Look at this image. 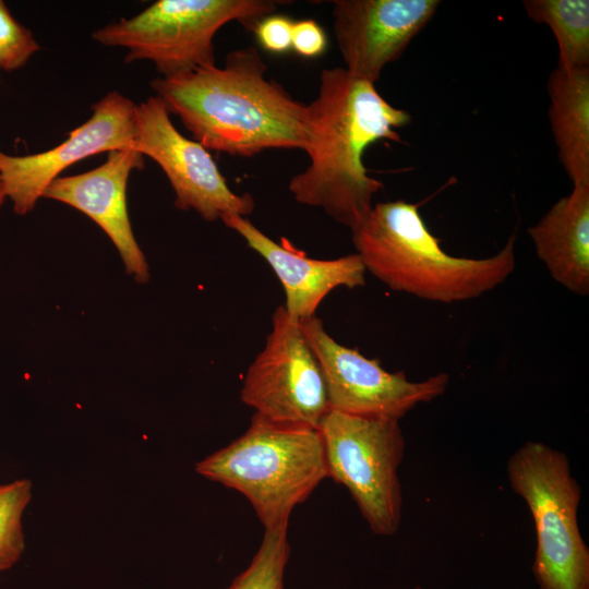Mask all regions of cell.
Returning a JSON list of instances; mask_svg holds the SVG:
<instances>
[{
  "label": "cell",
  "mask_w": 589,
  "mask_h": 589,
  "mask_svg": "<svg viewBox=\"0 0 589 589\" xmlns=\"http://www.w3.org/2000/svg\"><path fill=\"white\" fill-rule=\"evenodd\" d=\"M299 324L318 362L330 410L400 420L417 405L443 395L448 386L449 376L444 372L412 382L402 371H386L376 360L337 342L316 315Z\"/></svg>",
  "instance_id": "obj_9"
},
{
  "label": "cell",
  "mask_w": 589,
  "mask_h": 589,
  "mask_svg": "<svg viewBox=\"0 0 589 589\" xmlns=\"http://www.w3.org/2000/svg\"><path fill=\"white\" fill-rule=\"evenodd\" d=\"M243 404L276 423L317 429L330 410L325 382L300 324L279 305L241 387Z\"/></svg>",
  "instance_id": "obj_8"
},
{
  "label": "cell",
  "mask_w": 589,
  "mask_h": 589,
  "mask_svg": "<svg viewBox=\"0 0 589 589\" xmlns=\"http://www.w3.org/2000/svg\"><path fill=\"white\" fill-rule=\"evenodd\" d=\"M506 472L534 522L539 589H589V548L577 518L581 489L566 454L529 441L508 458Z\"/></svg>",
  "instance_id": "obj_5"
},
{
  "label": "cell",
  "mask_w": 589,
  "mask_h": 589,
  "mask_svg": "<svg viewBox=\"0 0 589 589\" xmlns=\"http://www.w3.org/2000/svg\"><path fill=\"white\" fill-rule=\"evenodd\" d=\"M266 71L259 49L249 46L231 50L223 67L158 77L151 86L206 149L240 157L302 149L306 105Z\"/></svg>",
  "instance_id": "obj_2"
},
{
  "label": "cell",
  "mask_w": 589,
  "mask_h": 589,
  "mask_svg": "<svg viewBox=\"0 0 589 589\" xmlns=\"http://www.w3.org/2000/svg\"><path fill=\"white\" fill-rule=\"evenodd\" d=\"M135 107L119 92H110L93 105L89 119L53 148L23 156L0 149V177L15 214L33 211L48 185L69 166L99 153L133 148Z\"/></svg>",
  "instance_id": "obj_11"
},
{
  "label": "cell",
  "mask_w": 589,
  "mask_h": 589,
  "mask_svg": "<svg viewBox=\"0 0 589 589\" xmlns=\"http://www.w3.org/2000/svg\"><path fill=\"white\" fill-rule=\"evenodd\" d=\"M271 0H158L131 19L96 29L92 38L128 48L125 62L149 60L161 77L215 64L214 37L230 22L253 32L277 10Z\"/></svg>",
  "instance_id": "obj_6"
},
{
  "label": "cell",
  "mask_w": 589,
  "mask_h": 589,
  "mask_svg": "<svg viewBox=\"0 0 589 589\" xmlns=\"http://www.w3.org/2000/svg\"><path fill=\"white\" fill-rule=\"evenodd\" d=\"M202 477L241 493L264 530L288 526L293 508L327 478L317 429L256 413L243 434L195 465Z\"/></svg>",
  "instance_id": "obj_4"
},
{
  "label": "cell",
  "mask_w": 589,
  "mask_h": 589,
  "mask_svg": "<svg viewBox=\"0 0 589 589\" xmlns=\"http://www.w3.org/2000/svg\"><path fill=\"white\" fill-rule=\"evenodd\" d=\"M143 167L144 156L134 148L111 151L97 168L58 177L43 195L74 207L94 220L119 251L125 272L140 284L148 281L149 268L131 227L127 185L131 171Z\"/></svg>",
  "instance_id": "obj_13"
},
{
  "label": "cell",
  "mask_w": 589,
  "mask_h": 589,
  "mask_svg": "<svg viewBox=\"0 0 589 589\" xmlns=\"http://www.w3.org/2000/svg\"><path fill=\"white\" fill-rule=\"evenodd\" d=\"M220 220L267 262L284 288L286 312L298 322L314 316L334 289L365 285L366 271L357 253L333 260L311 259L287 240L277 243L243 216L225 215Z\"/></svg>",
  "instance_id": "obj_14"
},
{
  "label": "cell",
  "mask_w": 589,
  "mask_h": 589,
  "mask_svg": "<svg viewBox=\"0 0 589 589\" xmlns=\"http://www.w3.org/2000/svg\"><path fill=\"white\" fill-rule=\"evenodd\" d=\"M5 199H7V196H5L4 189H3V183H2V180H1V177H0V208L3 205Z\"/></svg>",
  "instance_id": "obj_23"
},
{
  "label": "cell",
  "mask_w": 589,
  "mask_h": 589,
  "mask_svg": "<svg viewBox=\"0 0 589 589\" xmlns=\"http://www.w3.org/2000/svg\"><path fill=\"white\" fill-rule=\"evenodd\" d=\"M327 37L314 20H300L293 23L292 49L301 57L316 58L324 53Z\"/></svg>",
  "instance_id": "obj_22"
},
{
  "label": "cell",
  "mask_w": 589,
  "mask_h": 589,
  "mask_svg": "<svg viewBox=\"0 0 589 589\" xmlns=\"http://www.w3.org/2000/svg\"><path fill=\"white\" fill-rule=\"evenodd\" d=\"M524 9L534 23L552 31L558 50L557 67L589 68V1L525 0Z\"/></svg>",
  "instance_id": "obj_17"
},
{
  "label": "cell",
  "mask_w": 589,
  "mask_h": 589,
  "mask_svg": "<svg viewBox=\"0 0 589 589\" xmlns=\"http://www.w3.org/2000/svg\"><path fill=\"white\" fill-rule=\"evenodd\" d=\"M333 28L345 69L375 84L434 17L438 0H335Z\"/></svg>",
  "instance_id": "obj_12"
},
{
  "label": "cell",
  "mask_w": 589,
  "mask_h": 589,
  "mask_svg": "<svg viewBox=\"0 0 589 589\" xmlns=\"http://www.w3.org/2000/svg\"><path fill=\"white\" fill-rule=\"evenodd\" d=\"M32 489L28 479L0 484V572L11 568L24 552L22 517Z\"/></svg>",
  "instance_id": "obj_19"
},
{
  "label": "cell",
  "mask_w": 589,
  "mask_h": 589,
  "mask_svg": "<svg viewBox=\"0 0 589 589\" xmlns=\"http://www.w3.org/2000/svg\"><path fill=\"white\" fill-rule=\"evenodd\" d=\"M318 431L327 477L346 486L373 533L395 534L402 517L398 468L405 437L399 420L329 410Z\"/></svg>",
  "instance_id": "obj_7"
},
{
  "label": "cell",
  "mask_w": 589,
  "mask_h": 589,
  "mask_svg": "<svg viewBox=\"0 0 589 589\" xmlns=\"http://www.w3.org/2000/svg\"><path fill=\"white\" fill-rule=\"evenodd\" d=\"M528 233L552 278L573 293L588 296L589 185H573Z\"/></svg>",
  "instance_id": "obj_15"
},
{
  "label": "cell",
  "mask_w": 589,
  "mask_h": 589,
  "mask_svg": "<svg viewBox=\"0 0 589 589\" xmlns=\"http://www.w3.org/2000/svg\"><path fill=\"white\" fill-rule=\"evenodd\" d=\"M549 121L560 161L576 184L589 185V68L549 75Z\"/></svg>",
  "instance_id": "obj_16"
},
{
  "label": "cell",
  "mask_w": 589,
  "mask_h": 589,
  "mask_svg": "<svg viewBox=\"0 0 589 589\" xmlns=\"http://www.w3.org/2000/svg\"><path fill=\"white\" fill-rule=\"evenodd\" d=\"M414 589H422L421 587H416Z\"/></svg>",
  "instance_id": "obj_24"
},
{
  "label": "cell",
  "mask_w": 589,
  "mask_h": 589,
  "mask_svg": "<svg viewBox=\"0 0 589 589\" xmlns=\"http://www.w3.org/2000/svg\"><path fill=\"white\" fill-rule=\"evenodd\" d=\"M351 232L366 272L395 291L430 301L477 298L505 281L516 265L515 233L492 256H453L428 229L419 205L405 201L373 205Z\"/></svg>",
  "instance_id": "obj_3"
},
{
  "label": "cell",
  "mask_w": 589,
  "mask_h": 589,
  "mask_svg": "<svg viewBox=\"0 0 589 589\" xmlns=\"http://www.w3.org/2000/svg\"><path fill=\"white\" fill-rule=\"evenodd\" d=\"M410 122L411 115L392 106L374 83L344 67L324 69L317 95L306 105L302 151L309 166L289 181L293 199L353 231L384 187L368 173L366 148L383 140L401 142L397 130Z\"/></svg>",
  "instance_id": "obj_1"
},
{
  "label": "cell",
  "mask_w": 589,
  "mask_h": 589,
  "mask_svg": "<svg viewBox=\"0 0 589 589\" xmlns=\"http://www.w3.org/2000/svg\"><path fill=\"white\" fill-rule=\"evenodd\" d=\"M287 531L288 526L265 530L251 563L228 589H284L290 556Z\"/></svg>",
  "instance_id": "obj_18"
},
{
  "label": "cell",
  "mask_w": 589,
  "mask_h": 589,
  "mask_svg": "<svg viewBox=\"0 0 589 589\" xmlns=\"http://www.w3.org/2000/svg\"><path fill=\"white\" fill-rule=\"evenodd\" d=\"M293 23L294 21L286 15L273 13L262 19L253 33L263 49L284 53L292 48Z\"/></svg>",
  "instance_id": "obj_21"
},
{
  "label": "cell",
  "mask_w": 589,
  "mask_h": 589,
  "mask_svg": "<svg viewBox=\"0 0 589 589\" xmlns=\"http://www.w3.org/2000/svg\"><path fill=\"white\" fill-rule=\"evenodd\" d=\"M39 49L32 32L20 24L0 0V69H20Z\"/></svg>",
  "instance_id": "obj_20"
},
{
  "label": "cell",
  "mask_w": 589,
  "mask_h": 589,
  "mask_svg": "<svg viewBox=\"0 0 589 589\" xmlns=\"http://www.w3.org/2000/svg\"><path fill=\"white\" fill-rule=\"evenodd\" d=\"M169 115L156 95L136 105L133 148L159 165L175 191L176 206L208 221L250 215L255 207L252 195L235 193L208 149L183 136Z\"/></svg>",
  "instance_id": "obj_10"
}]
</instances>
